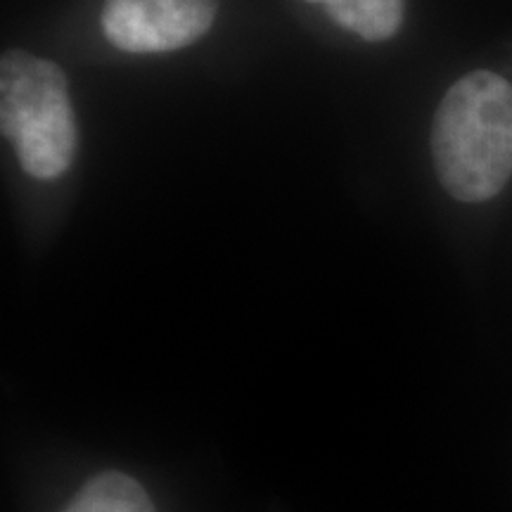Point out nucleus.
<instances>
[{
	"label": "nucleus",
	"mask_w": 512,
	"mask_h": 512,
	"mask_svg": "<svg viewBox=\"0 0 512 512\" xmlns=\"http://www.w3.org/2000/svg\"><path fill=\"white\" fill-rule=\"evenodd\" d=\"M62 512H157L152 498L124 472L95 475Z\"/></svg>",
	"instance_id": "nucleus-4"
},
{
	"label": "nucleus",
	"mask_w": 512,
	"mask_h": 512,
	"mask_svg": "<svg viewBox=\"0 0 512 512\" xmlns=\"http://www.w3.org/2000/svg\"><path fill=\"white\" fill-rule=\"evenodd\" d=\"M219 0H105L102 31L126 53H169L211 29Z\"/></svg>",
	"instance_id": "nucleus-3"
},
{
	"label": "nucleus",
	"mask_w": 512,
	"mask_h": 512,
	"mask_svg": "<svg viewBox=\"0 0 512 512\" xmlns=\"http://www.w3.org/2000/svg\"><path fill=\"white\" fill-rule=\"evenodd\" d=\"M67 76L55 62L8 50L0 60V126L29 176L55 178L72 164L76 121Z\"/></svg>",
	"instance_id": "nucleus-2"
},
{
	"label": "nucleus",
	"mask_w": 512,
	"mask_h": 512,
	"mask_svg": "<svg viewBox=\"0 0 512 512\" xmlns=\"http://www.w3.org/2000/svg\"><path fill=\"white\" fill-rule=\"evenodd\" d=\"M309 3H325V5H328L330 0H309Z\"/></svg>",
	"instance_id": "nucleus-6"
},
{
	"label": "nucleus",
	"mask_w": 512,
	"mask_h": 512,
	"mask_svg": "<svg viewBox=\"0 0 512 512\" xmlns=\"http://www.w3.org/2000/svg\"><path fill=\"white\" fill-rule=\"evenodd\" d=\"M432 159L456 200L496 197L512 176V83L484 69L453 83L432 121Z\"/></svg>",
	"instance_id": "nucleus-1"
},
{
	"label": "nucleus",
	"mask_w": 512,
	"mask_h": 512,
	"mask_svg": "<svg viewBox=\"0 0 512 512\" xmlns=\"http://www.w3.org/2000/svg\"><path fill=\"white\" fill-rule=\"evenodd\" d=\"M328 12L366 41H387L403 22V0H330Z\"/></svg>",
	"instance_id": "nucleus-5"
}]
</instances>
